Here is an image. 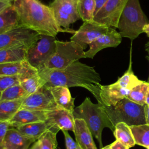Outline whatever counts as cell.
<instances>
[{"instance_id":"cell-37","label":"cell","mask_w":149,"mask_h":149,"mask_svg":"<svg viewBox=\"0 0 149 149\" xmlns=\"http://www.w3.org/2000/svg\"><path fill=\"white\" fill-rule=\"evenodd\" d=\"M108 0H95V8L94 15L97 13V12L104 6V5L108 1Z\"/></svg>"},{"instance_id":"cell-3","label":"cell","mask_w":149,"mask_h":149,"mask_svg":"<svg viewBox=\"0 0 149 149\" xmlns=\"http://www.w3.org/2000/svg\"><path fill=\"white\" fill-rule=\"evenodd\" d=\"M73 115L74 119L80 118L85 120L92 134L98 140L101 148H102L103 129L108 127L113 132L115 130L104 106L99 102L93 103L89 97H86L80 105L74 108Z\"/></svg>"},{"instance_id":"cell-30","label":"cell","mask_w":149,"mask_h":149,"mask_svg":"<svg viewBox=\"0 0 149 149\" xmlns=\"http://www.w3.org/2000/svg\"><path fill=\"white\" fill-rule=\"evenodd\" d=\"M143 81L139 80L134 74L132 68V62L130 60L127 70L116 82L122 87L130 91L133 88L141 84Z\"/></svg>"},{"instance_id":"cell-10","label":"cell","mask_w":149,"mask_h":149,"mask_svg":"<svg viewBox=\"0 0 149 149\" xmlns=\"http://www.w3.org/2000/svg\"><path fill=\"white\" fill-rule=\"evenodd\" d=\"M127 0H108L94 15L93 21L108 27L117 28Z\"/></svg>"},{"instance_id":"cell-22","label":"cell","mask_w":149,"mask_h":149,"mask_svg":"<svg viewBox=\"0 0 149 149\" xmlns=\"http://www.w3.org/2000/svg\"><path fill=\"white\" fill-rule=\"evenodd\" d=\"M19 26L18 15L12 3L0 13V34Z\"/></svg>"},{"instance_id":"cell-42","label":"cell","mask_w":149,"mask_h":149,"mask_svg":"<svg viewBox=\"0 0 149 149\" xmlns=\"http://www.w3.org/2000/svg\"><path fill=\"white\" fill-rule=\"evenodd\" d=\"M146 104L149 106V90H148V93H147V97H146Z\"/></svg>"},{"instance_id":"cell-1","label":"cell","mask_w":149,"mask_h":149,"mask_svg":"<svg viewBox=\"0 0 149 149\" xmlns=\"http://www.w3.org/2000/svg\"><path fill=\"white\" fill-rule=\"evenodd\" d=\"M46 87H80L87 89L98 100L101 77L92 66L79 61L62 69L43 68L38 70Z\"/></svg>"},{"instance_id":"cell-39","label":"cell","mask_w":149,"mask_h":149,"mask_svg":"<svg viewBox=\"0 0 149 149\" xmlns=\"http://www.w3.org/2000/svg\"><path fill=\"white\" fill-rule=\"evenodd\" d=\"M144 112L146 124L149 125V106L146 104L144 105Z\"/></svg>"},{"instance_id":"cell-50","label":"cell","mask_w":149,"mask_h":149,"mask_svg":"<svg viewBox=\"0 0 149 149\" xmlns=\"http://www.w3.org/2000/svg\"><path fill=\"white\" fill-rule=\"evenodd\" d=\"M146 148H147V149H149V146L147 147H146Z\"/></svg>"},{"instance_id":"cell-8","label":"cell","mask_w":149,"mask_h":149,"mask_svg":"<svg viewBox=\"0 0 149 149\" xmlns=\"http://www.w3.org/2000/svg\"><path fill=\"white\" fill-rule=\"evenodd\" d=\"M40 34L22 25L0 34V50L15 47L31 46Z\"/></svg>"},{"instance_id":"cell-43","label":"cell","mask_w":149,"mask_h":149,"mask_svg":"<svg viewBox=\"0 0 149 149\" xmlns=\"http://www.w3.org/2000/svg\"><path fill=\"white\" fill-rule=\"evenodd\" d=\"M144 48H145V50L146 51H149V41L148 42H147L146 44V45H145V46H144Z\"/></svg>"},{"instance_id":"cell-25","label":"cell","mask_w":149,"mask_h":149,"mask_svg":"<svg viewBox=\"0 0 149 149\" xmlns=\"http://www.w3.org/2000/svg\"><path fill=\"white\" fill-rule=\"evenodd\" d=\"M24 98L0 101V121L8 122L21 108Z\"/></svg>"},{"instance_id":"cell-28","label":"cell","mask_w":149,"mask_h":149,"mask_svg":"<svg viewBox=\"0 0 149 149\" xmlns=\"http://www.w3.org/2000/svg\"><path fill=\"white\" fill-rule=\"evenodd\" d=\"M77 10L83 22H93L95 8V0H78Z\"/></svg>"},{"instance_id":"cell-32","label":"cell","mask_w":149,"mask_h":149,"mask_svg":"<svg viewBox=\"0 0 149 149\" xmlns=\"http://www.w3.org/2000/svg\"><path fill=\"white\" fill-rule=\"evenodd\" d=\"M56 134L51 130L45 132L37 140L40 143L41 149H55L58 145Z\"/></svg>"},{"instance_id":"cell-5","label":"cell","mask_w":149,"mask_h":149,"mask_svg":"<svg viewBox=\"0 0 149 149\" xmlns=\"http://www.w3.org/2000/svg\"><path fill=\"white\" fill-rule=\"evenodd\" d=\"M144 105L136 104L125 97L115 105L104 107L114 127L120 122L132 126L146 124Z\"/></svg>"},{"instance_id":"cell-6","label":"cell","mask_w":149,"mask_h":149,"mask_svg":"<svg viewBox=\"0 0 149 149\" xmlns=\"http://www.w3.org/2000/svg\"><path fill=\"white\" fill-rule=\"evenodd\" d=\"M55 51L45 64V68L62 69L81 58H86L85 51L81 46L76 42L55 40Z\"/></svg>"},{"instance_id":"cell-27","label":"cell","mask_w":149,"mask_h":149,"mask_svg":"<svg viewBox=\"0 0 149 149\" xmlns=\"http://www.w3.org/2000/svg\"><path fill=\"white\" fill-rule=\"evenodd\" d=\"M148 90L149 83L143 81L141 84L133 88L126 98L136 104L142 105H145Z\"/></svg>"},{"instance_id":"cell-45","label":"cell","mask_w":149,"mask_h":149,"mask_svg":"<svg viewBox=\"0 0 149 149\" xmlns=\"http://www.w3.org/2000/svg\"><path fill=\"white\" fill-rule=\"evenodd\" d=\"M146 58H147V59L148 60V61H149V57L148 56H146ZM148 83H149V77H148V80H147V81Z\"/></svg>"},{"instance_id":"cell-36","label":"cell","mask_w":149,"mask_h":149,"mask_svg":"<svg viewBox=\"0 0 149 149\" xmlns=\"http://www.w3.org/2000/svg\"><path fill=\"white\" fill-rule=\"evenodd\" d=\"M110 146L111 149H129L127 147L117 140L111 144Z\"/></svg>"},{"instance_id":"cell-9","label":"cell","mask_w":149,"mask_h":149,"mask_svg":"<svg viewBox=\"0 0 149 149\" xmlns=\"http://www.w3.org/2000/svg\"><path fill=\"white\" fill-rule=\"evenodd\" d=\"M58 24L65 29L80 19L77 2L72 0H54L49 6Z\"/></svg>"},{"instance_id":"cell-40","label":"cell","mask_w":149,"mask_h":149,"mask_svg":"<svg viewBox=\"0 0 149 149\" xmlns=\"http://www.w3.org/2000/svg\"><path fill=\"white\" fill-rule=\"evenodd\" d=\"M29 149H41V147H40L39 141L38 140L36 141L34 143V144H33V146L31 147V148Z\"/></svg>"},{"instance_id":"cell-44","label":"cell","mask_w":149,"mask_h":149,"mask_svg":"<svg viewBox=\"0 0 149 149\" xmlns=\"http://www.w3.org/2000/svg\"><path fill=\"white\" fill-rule=\"evenodd\" d=\"M101 149H111V146H110V144H109L108 146H105L104 147L101 148Z\"/></svg>"},{"instance_id":"cell-49","label":"cell","mask_w":149,"mask_h":149,"mask_svg":"<svg viewBox=\"0 0 149 149\" xmlns=\"http://www.w3.org/2000/svg\"><path fill=\"white\" fill-rule=\"evenodd\" d=\"M147 56H149V51H148V55Z\"/></svg>"},{"instance_id":"cell-41","label":"cell","mask_w":149,"mask_h":149,"mask_svg":"<svg viewBox=\"0 0 149 149\" xmlns=\"http://www.w3.org/2000/svg\"><path fill=\"white\" fill-rule=\"evenodd\" d=\"M143 33H145L147 34V37H149V23L147 24L146 26H144V27H143Z\"/></svg>"},{"instance_id":"cell-24","label":"cell","mask_w":149,"mask_h":149,"mask_svg":"<svg viewBox=\"0 0 149 149\" xmlns=\"http://www.w3.org/2000/svg\"><path fill=\"white\" fill-rule=\"evenodd\" d=\"M113 134L117 140L123 143L129 148L136 144L130 126L125 123L120 122L115 125Z\"/></svg>"},{"instance_id":"cell-2","label":"cell","mask_w":149,"mask_h":149,"mask_svg":"<svg viewBox=\"0 0 149 149\" xmlns=\"http://www.w3.org/2000/svg\"><path fill=\"white\" fill-rule=\"evenodd\" d=\"M20 25L40 35L53 37L59 33L74 34L76 30L65 29L57 23L52 10L38 0H16L13 2Z\"/></svg>"},{"instance_id":"cell-34","label":"cell","mask_w":149,"mask_h":149,"mask_svg":"<svg viewBox=\"0 0 149 149\" xmlns=\"http://www.w3.org/2000/svg\"><path fill=\"white\" fill-rule=\"evenodd\" d=\"M65 141V145L66 149H82V148L79 145V144L74 141L71 136L69 135L68 131H62Z\"/></svg>"},{"instance_id":"cell-18","label":"cell","mask_w":149,"mask_h":149,"mask_svg":"<svg viewBox=\"0 0 149 149\" xmlns=\"http://www.w3.org/2000/svg\"><path fill=\"white\" fill-rule=\"evenodd\" d=\"M73 133L76 141L82 149H97L93 139V134L84 119H74Z\"/></svg>"},{"instance_id":"cell-17","label":"cell","mask_w":149,"mask_h":149,"mask_svg":"<svg viewBox=\"0 0 149 149\" xmlns=\"http://www.w3.org/2000/svg\"><path fill=\"white\" fill-rule=\"evenodd\" d=\"M35 141L22 134L16 128H9L2 144L5 149H29Z\"/></svg>"},{"instance_id":"cell-38","label":"cell","mask_w":149,"mask_h":149,"mask_svg":"<svg viewBox=\"0 0 149 149\" xmlns=\"http://www.w3.org/2000/svg\"><path fill=\"white\" fill-rule=\"evenodd\" d=\"M10 4H12V2H10L0 1V13L2 12L3 10H5Z\"/></svg>"},{"instance_id":"cell-48","label":"cell","mask_w":149,"mask_h":149,"mask_svg":"<svg viewBox=\"0 0 149 149\" xmlns=\"http://www.w3.org/2000/svg\"><path fill=\"white\" fill-rule=\"evenodd\" d=\"M72 1H74V2H77L78 0H72Z\"/></svg>"},{"instance_id":"cell-35","label":"cell","mask_w":149,"mask_h":149,"mask_svg":"<svg viewBox=\"0 0 149 149\" xmlns=\"http://www.w3.org/2000/svg\"><path fill=\"white\" fill-rule=\"evenodd\" d=\"M10 127L9 122L0 121V149L2 148V144L8 129Z\"/></svg>"},{"instance_id":"cell-26","label":"cell","mask_w":149,"mask_h":149,"mask_svg":"<svg viewBox=\"0 0 149 149\" xmlns=\"http://www.w3.org/2000/svg\"><path fill=\"white\" fill-rule=\"evenodd\" d=\"M31 66L26 60L17 62L0 63V76L19 75L27 71Z\"/></svg>"},{"instance_id":"cell-19","label":"cell","mask_w":149,"mask_h":149,"mask_svg":"<svg viewBox=\"0 0 149 149\" xmlns=\"http://www.w3.org/2000/svg\"><path fill=\"white\" fill-rule=\"evenodd\" d=\"M19 84L28 95L37 91L45 85L44 81L39 74L38 70L33 66L23 73L19 74Z\"/></svg>"},{"instance_id":"cell-31","label":"cell","mask_w":149,"mask_h":149,"mask_svg":"<svg viewBox=\"0 0 149 149\" xmlns=\"http://www.w3.org/2000/svg\"><path fill=\"white\" fill-rule=\"evenodd\" d=\"M27 93L20 84L12 86L1 93L0 101H12L26 97Z\"/></svg>"},{"instance_id":"cell-4","label":"cell","mask_w":149,"mask_h":149,"mask_svg":"<svg viewBox=\"0 0 149 149\" xmlns=\"http://www.w3.org/2000/svg\"><path fill=\"white\" fill-rule=\"evenodd\" d=\"M148 23V20L141 8L139 0H127L117 28L122 37L133 40L143 33V27Z\"/></svg>"},{"instance_id":"cell-14","label":"cell","mask_w":149,"mask_h":149,"mask_svg":"<svg viewBox=\"0 0 149 149\" xmlns=\"http://www.w3.org/2000/svg\"><path fill=\"white\" fill-rule=\"evenodd\" d=\"M46 121L58 132L59 130H74V118L73 113L64 109L58 108L46 112Z\"/></svg>"},{"instance_id":"cell-33","label":"cell","mask_w":149,"mask_h":149,"mask_svg":"<svg viewBox=\"0 0 149 149\" xmlns=\"http://www.w3.org/2000/svg\"><path fill=\"white\" fill-rule=\"evenodd\" d=\"M19 84V75L0 76V93L6 88Z\"/></svg>"},{"instance_id":"cell-23","label":"cell","mask_w":149,"mask_h":149,"mask_svg":"<svg viewBox=\"0 0 149 149\" xmlns=\"http://www.w3.org/2000/svg\"><path fill=\"white\" fill-rule=\"evenodd\" d=\"M29 47L21 46L0 50V63L17 62L26 60Z\"/></svg>"},{"instance_id":"cell-51","label":"cell","mask_w":149,"mask_h":149,"mask_svg":"<svg viewBox=\"0 0 149 149\" xmlns=\"http://www.w3.org/2000/svg\"><path fill=\"white\" fill-rule=\"evenodd\" d=\"M1 93H0V97H1Z\"/></svg>"},{"instance_id":"cell-11","label":"cell","mask_w":149,"mask_h":149,"mask_svg":"<svg viewBox=\"0 0 149 149\" xmlns=\"http://www.w3.org/2000/svg\"><path fill=\"white\" fill-rule=\"evenodd\" d=\"M21 108L30 110L49 111L59 108L48 88L42 86L37 91L25 97Z\"/></svg>"},{"instance_id":"cell-46","label":"cell","mask_w":149,"mask_h":149,"mask_svg":"<svg viewBox=\"0 0 149 149\" xmlns=\"http://www.w3.org/2000/svg\"><path fill=\"white\" fill-rule=\"evenodd\" d=\"M0 1H7V2H10V0H0Z\"/></svg>"},{"instance_id":"cell-16","label":"cell","mask_w":149,"mask_h":149,"mask_svg":"<svg viewBox=\"0 0 149 149\" xmlns=\"http://www.w3.org/2000/svg\"><path fill=\"white\" fill-rule=\"evenodd\" d=\"M46 112L20 108L8 122L10 127L17 128L33 122L46 121Z\"/></svg>"},{"instance_id":"cell-12","label":"cell","mask_w":149,"mask_h":149,"mask_svg":"<svg viewBox=\"0 0 149 149\" xmlns=\"http://www.w3.org/2000/svg\"><path fill=\"white\" fill-rule=\"evenodd\" d=\"M109 27L94 21L83 22L82 25L70 37V41L76 42L84 49L88 45L109 30Z\"/></svg>"},{"instance_id":"cell-52","label":"cell","mask_w":149,"mask_h":149,"mask_svg":"<svg viewBox=\"0 0 149 149\" xmlns=\"http://www.w3.org/2000/svg\"><path fill=\"white\" fill-rule=\"evenodd\" d=\"M1 149H5V148H1Z\"/></svg>"},{"instance_id":"cell-20","label":"cell","mask_w":149,"mask_h":149,"mask_svg":"<svg viewBox=\"0 0 149 149\" xmlns=\"http://www.w3.org/2000/svg\"><path fill=\"white\" fill-rule=\"evenodd\" d=\"M59 108L73 113L74 107V98L71 95L68 87L64 86L47 87Z\"/></svg>"},{"instance_id":"cell-13","label":"cell","mask_w":149,"mask_h":149,"mask_svg":"<svg viewBox=\"0 0 149 149\" xmlns=\"http://www.w3.org/2000/svg\"><path fill=\"white\" fill-rule=\"evenodd\" d=\"M122 42V37L116 30L109 27V30L90 43L85 52L86 58L93 59L100 51L108 47H116Z\"/></svg>"},{"instance_id":"cell-7","label":"cell","mask_w":149,"mask_h":149,"mask_svg":"<svg viewBox=\"0 0 149 149\" xmlns=\"http://www.w3.org/2000/svg\"><path fill=\"white\" fill-rule=\"evenodd\" d=\"M55 37L40 35L38 39L28 48L26 61L38 70L42 69L55 53Z\"/></svg>"},{"instance_id":"cell-21","label":"cell","mask_w":149,"mask_h":149,"mask_svg":"<svg viewBox=\"0 0 149 149\" xmlns=\"http://www.w3.org/2000/svg\"><path fill=\"white\" fill-rule=\"evenodd\" d=\"M25 136L37 141L45 132L51 130L58 133L52 126L47 121L33 122L20 126L16 128Z\"/></svg>"},{"instance_id":"cell-47","label":"cell","mask_w":149,"mask_h":149,"mask_svg":"<svg viewBox=\"0 0 149 149\" xmlns=\"http://www.w3.org/2000/svg\"><path fill=\"white\" fill-rule=\"evenodd\" d=\"M15 1H16V0H10V2H13Z\"/></svg>"},{"instance_id":"cell-15","label":"cell","mask_w":149,"mask_h":149,"mask_svg":"<svg viewBox=\"0 0 149 149\" xmlns=\"http://www.w3.org/2000/svg\"><path fill=\"white\" fill-rule=\"evenodd\" d=\"M129 91L130 90L122 87L116 82L109 85H101L97 101L105 107L115 105L125 98Z\"/></svg>"},{"instance_id":"cell-29","label":"cell","mask_w":149,"mask_h":149,"mask_svg":"<svg viewBox=\"0 0 149 149\" xmlns=\"http://www.w3.org/2000/svg\"><path fill=\"white\" fill-rule=\"evenodd\" d=\"M136 144L145 147L149 146V125H141L130 126Z\"/></svg>"},{"instance_id":"cell-53","label":"cell","mask_w":149,"mask_h":149,"mask_svg":"<svg viewBox=\"0 0 149 149\" xmlns=\"http://www.w3.org/2000/svg\"><path fill=\"white\" fill-rule=\"evenodd\" d=\"M148 57H149V56H148Z\"/></svg>"}]
</instances>
